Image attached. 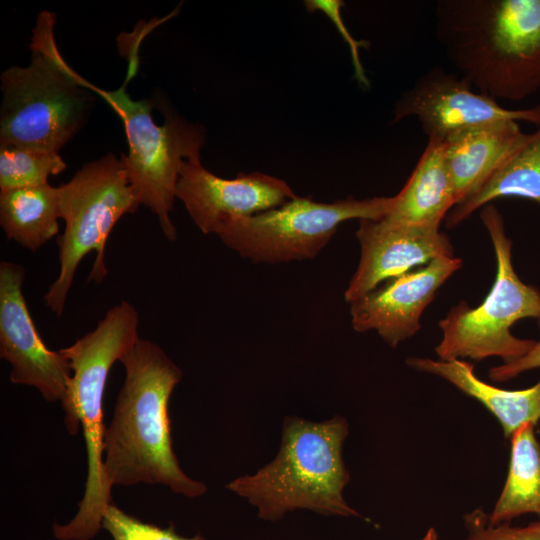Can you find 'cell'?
<instances>
[{
	"label": "cell",
	"instance_id": "6da1fadb",
	"mask_svg": "<svg viewBox=\"0 0 540 540\" xmlns=\"http://www.w3.org/2000/svg\"><path fill=\"white\" fill-rule=\"evenodd\" d=\"M125 379L104 436L107 483L162 484L198 497L206 486L188 477L172 448L168 402L181 381V369L156 343L139 338L119 359Z\"/></svg>",
	"mask_w": 540,
	"mask_h": 540
},
{
	"label": "cell",
	"instance_id": "7a4b0ae2",
	"mask_svg": "<svg viewBox=\"0 0 540 540\" xmlns=\"http://www.w3.org/2000/svg\"><path fill=\"white\" fill-rule=\"evenodd\" d=\"M436 34L479 93L520 101L540 90V0H440Z\"/></svg>",
	"mask_w": 540,
	"mask_h": 540
},
{
	"label": "cell",
	"instance_id": "3957f363",
	"mask_svg": "<svg viewBox=\"0 0 540 540\" xmlns=\"http://www.w3.org/2000/svg\"><path fill=\"white\" fill-rule=\"evenodd\" d=\"M139 314L128 301L107 311L94 330L72 345L59 349L68 360L72 375L62 408L70 434L80 425L87 449L88 475L76 515L66 524H54L58 540H91L103 528V516L112 503L111 486L104 468L103 397L112 365L140 338Z\"/></svg>",
	"mask_w": 540,
	"mask_h": 540
},
{
	"label": "cell",
	"instance_id": "277c9868",
	"mask_svg": "<svg viewBox=\"0 0 540 540\" xmlns=\"http://www.w3.org/2000/svg\"><path fill=\"white\" fill-rule=\"evenodd\" d=\"M55 21L54 13L41 12L30 64L1 73L0 146L59 153L90 117L95 93L59 52Z\"/></svg>",
	"mask_w": 540,
	"mask_h": 540
},
{
	"label": "cell",
	"instance_id": "5b68a950",
	"mask_svg": "<svg viewBox=\"0 0 540 540\" xmlns=\"http://www.w3.org/2000/svg\"><path fill=\"white\" fill-rule=\"evenodd\" d=\"M348 424L342 417L314 423L296 417L284 424L276 458L252 476H243L227 488L257 506L259 517L281 518L306 508L322 514L358 516L342 491L349 474L342 459Z\"/></svg>",
	"mask_w": 540,
	"mask_h": 540
},
{
	"label": "cell",
	"instance_id": "8992f818",
	"mask_svg": "<svg viewBox=\"0 0 540 540\" xmlns=\"http://www.w3.org/2000/svg\"><path fill=\"white\" fill-rule=\"evenodd\" d=\"M58 191L65 228L57 237L59 273L44 295V303L60 318L81 260L95 251L88 280L101 283L108 273L107 239L118 220L135 213L140 203L121 157L113 153L85 163Z\"/></svg>",
	"mask_w": 540,
	"mask_h": 540
},
{
	"label": "cell",
	"instance_id": "52a82bcc",
	"mask_svg": "<svg viewBox=\"0 0 540 540\" xmlns=\"http://www.w3.org/2000/svg\"><path fill=\"white\" fill-rule=\"evenodd\" d=\"M493 243L497 273L483 302L474 308L461 301L439 321L443 338L435 352L443 361L471 358L476 361L497 356L504 363L528 353L535 340L511 333L513 324L524 318L540 320V291L520 280L512 263V240L507 237L502 215L492 203L480 213Z\"/></svg>",
	"mask_w": 540,
	"mask_h": 540
},
{
	"label": "cell",
	"instance_id": "ba28073f",
	"mask_svg": "<svg viewBox=\"0 0 540 540\" xmlns=\"http://www.w3.org/2000/svg\"><path fill=\"white\" fill-rule=\"evenodd\" d=\"M128 80V79H127ZM116 90H103L84 79V83L100 95L122 120L128 143V154L121 155L130 185L140 203L158 218L164 236L177 238L170 218L176 199L180 169L185 160L201 159L206 132L171 109L162 107L165 120L157 125L152 118L153 103L149 99H132L126 83Z\"/></svg>",
	"mask_w": 540,
	"mask_h": 540
},
{
	"label": "cell",
	"instance_id": "9c48e42d",
	"mask_svg": "<svg viewBox=\"0 0 540 540\" xmlns=\"http://www.w3.org/2000/svg\"><path fill=\"white\" fill-rule=\"evenodd\" d=\"M394 197L355 199L332 203L295 197L282 206L234 220L217 236L230 249L254 263H284L314 258L348 220H379Z\"/></svg>",
	"mask_w": 540,
	"mask_h": 540
},
{
	"label": "cell",
	"instance_id": "30bf717a",
	"mask_svg": "<svg viewBox=\"0 0 540 540\" xmlns=\"http://www.w3.org/2000/svg\"><path fill=\"white\" fill-rule=\"evenodd\" d=\"M396 123L416 118L428 140H445L454 132L512 120L540 127V104L525 109H509L495 99L474 91L464 77L434 67L420 76L396 101Z\"/></svg>",
	"mask_w": 540,
	"mask_h": 540
},
{
	"label": "cell",
	"instance_id": "8fae6325",
	"mask_svg": "<svg viewBox=\"0 0 540 540\" xmlns=\"http://www.w3.org/2000/svg\"><path fill=\"white\" fill-rule=\"evenodd\" d=\"M25 269L0 262V357L10 381L36 388L48 402H65L72 371L59 350H50L31 318L23 295Z\"/></svg>",
	"mask_w": 540,
	"mask_h": 540
},
{
	"label": "cell",
	"instance_id": "7c38bea8",
	"mask_svg": "<svg viewBox=\"0 0 540 540\" xmlns=\"http://www.w3.org/2000/svg\"><path fill=\"white\" fill-rule=\"evenodd\" d=\"M295 197L282 179L260 172L225 179L203 167L201 159L182 163L176 188V198L199 230L216 235L238 218L278 208Z\"/></svg>",
	"mask_w": 540,
	"mask_h": 540
},
{
	"label": "cell",
	"instance_id": "4fadbf2b",
	"mask_svg": "<svg viewBox=\"0 0 540 540\" xmlns=\"http://www.w3.org/2000/svg\"><path fill=\"white\" fill-rule=\"evenodd\" d=\"M461 266L460 258L439 257L383 282L350 303L352 327L357 332L376 330L395 348L417 333L423 311Z\"/></svg>",
	"mask_w": 540,
	"mask_h": 540
},
{
	"label": "cell",
	"instance_id": "5bb4252c",
	"mask_svg": "<svg viewBox=\"0 0 540 540\" xmlns=\"http://www.w3.org/2000/svg\"><path fill=\"white\" fill-rule=\"evenodd\" d=\"M356 237L361 255L345 291L351 303L383 282L439 257H453L448 236L438 228L359 220Z\"/></svg>",
	"mask_w": 540,
	"mask_h": 540
},
{
	"label": "cell",
	"instance_id": "9a60e30c",
	"mask_svg": "<svg viewBox=\"0 0 540 540\" xmlns=\"http://www.w3.org/2000/svg\"><path fill=\"white\" fill-rule=\"evenodd\" d=\"M530 137L519 122L506 120L463 129L443 140L456 205L473 194Z\"/></svg>",
	"mask_w": 540,
	"mask_h": 540
},
{
	"label": "cell",
	"instance_id": "2e32d148",
	"mask_svg": "<svg viewBox=\"0 0 540 540\" xmlns=\"http://www.w3.org/2000/svg\"><path fill=\"white\" fill-rule=\"evenodd\" d=\"M393 197L390 210L381 219L384 222L440 228L456 205L442 141L428 140L406 184Z\"/></svg>",
	"mask_w": 540,
	"mask_h": 540
},
{
	"label": "cell",
	"instance_id": "e0dca14e",
	"mask_svg": "<svg viewBox=\"0 0 540 540\" xmlns=\"http://www.w3.org/2000/svg\"><path fill=\"white\" fill-rule=\"evenodd\" d=\"M408 366L444 378L460 391L485 406L499 421L509 439L524 424L536 425L540 419V380L522 390H506L479 379L474 366L464 360H433L411 357Z\"/></svg>",
	"mask_w": 540,
	"mask_h": 540
},
{
	"label": "cell",
	"instance_id": "ac0fdd59",
	"mask_svg": "<svg viewBox=\"0 0 540 540\" xmlns=\"http://www.w3.org/2000/svg\"><path fill=\"white\" fill-rule=\"evenodd\" d=\"M59 191L49 183L0 190V225L10 240L32 252L59 232Z\"/></svg>",
	"mask_w": 540,
	"mask_h": 540
},
{
	"label": "cell",
	"instance_id": "d6986e66",
	"mask_svg": "<svg viewBox=\"0 0 540 540\" xmlns=\"http://www.w3.org/2000/svg\"><path fill=\"white\" fill-rule=\"evenodd\" d=\"M506 197L525 198L540 205V127L473 194L450 210L446 226L451 229L478 208Z\"/></svg>",
	"mask_w": 540,
	"mask_h": 540
},
{
	"label": "cell",
	"instance_id": "ffe728a7",
	"mask_svg": "<svg viewBox=\"0 0 540 540\" xmlns=\"http://www.w3.org/2000/svg\"><path fill=\"white\" fill-rule=\"evenodd\" d=\"M535 426L524 424L510 437L508 475L488 516L490 525L509 523L523 514H535L540 519V442Z\"/></svg>",
	"mask_w": 540,
	"mask_h": 540
},
{
	"label": "cell",
	"instance_id": "44dd1931",
	"mask_svg": "<svg viewBox=\"0 0 540 540\" xmlns=\"http://www.w3.org/2000/svg\"><path fill=\"white\" fill-rule=\"evenodd\" d=\"M66 168L59 153L0 146V190L48 183V177Z\"/></svg>",
	"mask_w": 540,
	"mask_h": 540
},
{
	"label": "cell",
	"instance_id": "7402d4cb",
	"mask_svg": "<svg viewBox=\"0 0 540 540\" xmlns=\"http://www.w3.org/2000/svg\"><path fill=\"white\" fill-rule=\"evenodd\" d=\"M102 526L113 540H205L201 535L183 537L175 532L173 526L160 528L144 523L126 514L113 503L106 509Z\"/></svg>",
	"mask_w": 540,
	"mask_h": 540
},
{
	"label": "cell",
	"instance_id": "603a6c76",
	"mask_svg": "<svg viewBox=\"0 0 540 540\" xmlns=\"http://www.w3.org/2000/svg\"><path fill=\"white\" fill-rule=\"evenodd\" d=\"M489 514L481 508L464 515L465 540H540V519L519 527L509 523L490 525Z\"/></svg>",
	"mask_w": 540,
	"mask_h": 540
},
{
	"label": "cell",
	"instance_id": "cb8c5ba5",
	"mask_svg": "<svg viewBox=\"0 0 540 540\" xmlns=\"http://www.w3.org/2000/svg\"><path fill=\"white\" fill-rule=\"evenodd\" d=\"M308 12L313 13L321 11L329 17L336 29L348 45L351 53L352 64L354 67V76L360 86L368 88L370 85L365 69L360 59V48H368L369 42L356 40L348 31L341 15V8L344 7V1L341 0H307L304 2Z\"/></svg>",
	"mask_w": 540,
	"mask_h": 540
},
{
	"label": "cell",
	"instance_id": "d4e9b609",
	"mask_svg": "<svg viewBox=\"0 0 540 540\" xmlns=\"http://www.w3.org/2000/svg\"><path fill=\"white\" fill-rule=\"evenodd\" d=\"M540 328V320H538ZM540 367V339L535 342L533 348L521 358L502 365L493 367L489 371V377L494 382H505L519 374Z\"/></svg>",
	"mask_w": 540,
	"mask_h": 540
},
{
	"label": "cell",
	"instance_id": "484cf974",
	"mask_svg": "<svg viewBox=\"0 0 540 540\" xmlns=\"http://www.w3.org/2000/svg\"><path fill=\"white\" fill-rule=\"evenodd\" d=\"M420 540H438V534L436 530L431 527Z\"/></svg>",
	"mask_w": 540,
	"mask_h": 540
}]
</instances>
